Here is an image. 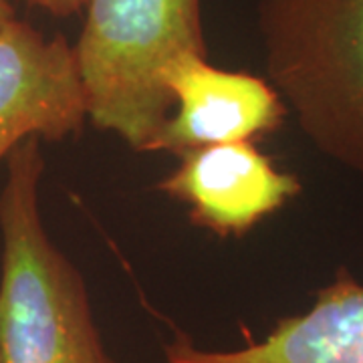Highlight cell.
<instances>
[{"label":"cell","mask_w":363,"mask_h":363,"mask_svg":"<svg viewBox=\"0 0 363 363\" xmlns=\"http://www.w3.org/2000/svg\"><path fill=\"white\" fill-rule=\"evenodd\" d=\"M267 81L311 145L363 176V0H259Z\"/></svg>","instance_id":"7a4b0ae2"},{"label":"cell","mask_w":363,"mask_h":363,"mask_svg":"<svg viewBox=\"0 0 363 363\" xmlns=\"http://www.w3.org/2000/svg\"><path fill=\"white\" fill-rule=\"evenodd\" d=\"M28 2L30 4H37V6L45 9L47 13L55 14V16H71V14H77L87 4V0H28Z\"/></svg>","instance_id":"ba28073f"},{"label":"cell","mask_w":363,"mask_h":363,"mask_svg":"<svg viewBox=\"0 0 363 363\" xmlns=\"http://www.w3.org/2000/svg\"><path fill=\"white\" fill-rule=\"evenodd\" d=\"M0 363H2V359H0Z\"/></svg>","instance_id":"30bf717a"},{"label":"cell","mask_w":363,"mask_h":363,"mask_svg":"<svg viewBox=\"0 0 363 363\" xmlns=\"http://www.w3.org/2000/svg\"><path fill=\"white\" fill-rule=\"evenodd\" d=\"M85 119L73 47L16 16L0 26V162L28 138L61 142L75 135Z\"/></svg>","instance_id":"5b68a950"},{"label":"cell","mask_w":363,"mask_h":363,"mask_svg":"<svg viewBox=\"0 0 363 363\" xmlns=\"http://www.w3.org/2000/svg\"><path fill=\"white\" fill-rule=\"evenodd\" d=\"M45 157L39 138L6 157L0 192L2 363H113L81 272L52 245L40 214Z\"/></svg>","instance_id":"6da1fadb"},{"label":"cell","mask_w":363,"mask_h":363,"mask_svg":"<svg viewBox=\"0 0 363 363\" xmlns=\"http://www.w3.org/2000/svg\"><path fill=\"white\" fill-rule=\"evenodd\" d=\"M11 18H14V9L11 0H0V26L6 25Z\"/></svg>","instance_id":"9c48e42d"},{"label":"cell","mask_w":363,"mask_h":363,"mask_svg":"<svg viewBox=\"0 0 363 363\" xmlns=\"http://www.w3.org/2000/svg\"><path fill=\"white\" fill-rule=\"evenodd\" d=\"M166 363H363V283L339 269L307 311L279 319L262 341L204 350L176 337L166 345Z\"/></svg>","instance_id":"52a82bcc"},{"label":"cell","mask_w":363,"mask_h":363,"mask_svg":"<svg viewBox=\"0 0 363 363\" xmlns=\"http://www.w3.org/2000/svg\"><path fill=\"white\" fill-rule=\"evenodd\" d=\"M157 188L188 206L194 226L220 238L245 236L303 190L295 174L277 168L252 142L186 152Z\"/></svg>","instance_id":"8992f818"},{"label":"cell","mask_w":363,"mask_h":363,"mask_svg":"<svg viewBox=\"0 0 363 363\" xmlns=\"http://www.w3.org/2000/svg\"><path fill=\"white\" fill-rule=\"evenodd\" d=\"M172 113L145 152H186L252 142L283 128L289 109L264 77L226 71L208 63V55L182 52L164 73Z\"/></svg>","instance_id":"277c9868"},{"label":"cell","mask_w":363,"mask_h":363,"mask_svg":"<svg viewBox=\"0 0 363 363\" xmlns=\"http://www.w3.org/2000/svg\"><path fill=\"white\" fill-rule=\"evenodd\" d=\"M73 51L87 119L145 152L174 107L168 65L182 52L208 55L200 0H87Z\"/></svg>","instance_id":"3957f363"}]
</instances>
